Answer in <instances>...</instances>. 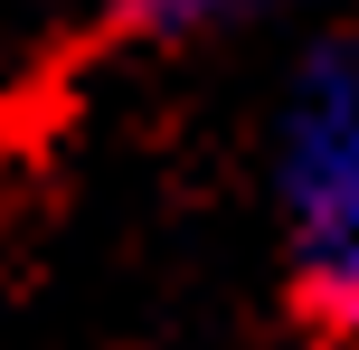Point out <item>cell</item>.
<instances>
[{
  "label": "cell",
  "mask_w": 359,
  "mask_h": 350,
  "mask_svg": "<svg viewBox=\"0 0 359 350\" xmlns=\"http://www.w3.org/2000/svg\"><path fill=\"white\" fill-rule=\"evenodd\" d=\"M293 313L322 341H359V48H312L274 133Z\"/></svg>",
  "instance_id": "6da1fadb"
},
{
  "label": "cell",
  "mask_w": 359,
  "mask_h": 350,
  "mask_svg": "<svg viewBox=\"0 0 359 350\" xmlns=\"http://www.w3.org/2000/svg\"><path fill=\"white\" fill-rule=\"evenodd\" d=\"M227 10H265V0H133L142 29H208V19H227Z\"/></svg>",
  "instance_id": "7a4b0ae2"
}]
</instances>
